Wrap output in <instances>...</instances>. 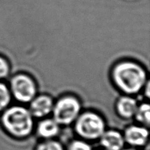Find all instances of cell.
I'll use <instances>...</instances> for the list:
<instances>
[{
  "instance_id": "cell-1",
  "label": "cell",
  "mask_w": 150,
  "mask_h": 150,
  "mask_svg": "<svg viewBox=\"0 0 150 150\" xmlns=\"http://www.w3.org/2000/svg\"><path fill=\"white\" fill-rule=\"evenodd\" d=\"M111 76L116 86L127 95L139 93L148 81L145 69L132 61L117 63L113 67Z\"/></svg>"
},
{
  "instance_id": "cell-2",
  "label": "cell",
  "mask_w": 150,
  "mask_h": 150,
  "mask_svg": "<svg viewBox=\"0 0 150 150\" xmlns=\"http://www.w3.org/2000/svg\"><path fill=\"white\" fill-rule=\"evenodd\" d=\"M34 117L26 107H7L1 115V122L4 130L12 137L21 139L31 135L34 128Z\"/></svg>"
},
{
  "instance_id": "cell-3",
  "label": "cell",
  "mask_w": 150,
  "mask_h": 150,
  "mask_svg": "<svg viewBox=\"0 0 150 150\" xmlns=\"http://www.w3.org/2000/svg\"><path fill=\"white\" fill-rule=\"evenodd\" d=\"M105 130V123L101 116L94 111L81 113L75 121V131L86 142L99 140Z\"/></svg>"
},
{
  "instance_id": "cell-4",
  "label": "cell",
  "mask_w": 150,
  "mask_h": 150,
  "mask_svg": "<svg viewBox=\"0 0 150 150\" xmlns=\"http://www.w3.org/2000/svg\"><path fill=\"white\" fill-rule=\"evenodd\" d=\"M80 101L73 95L62 97L54 103L53 119L59 125H68L75 122L81 114Z\"/></svg>"
},
{
  "instance_id": "cell-5",
  "label": "cell",
  "mask_w": 150,
  "mask_h": 150,
  "mask_svg": "<svg viewBox=\"0 0 150 150\" xmlns=\"http://www.w3.org/2000/svg\"><path fill=\"white\" fill-rule=\"evenodd\" d=\"M10 92L11 96L22 103H30L37 95V86L31 76L19 73L10 79Z\"/></svg>"
},
{
  "instance_id": "cell-6",
  "label": "cell",
  "mask_w": 150,
  "mask_h": 150,
  "mask_svg": "<svg viewBox=\"0 0 150 150\" xmlns=\"http://www.w3.org/2000/svg\"><path fill=\"white\" fill-rule=\"evenodd\" d=\"M149 130L143 125H130L123 133L126 144L136 149L146 146L149 142Z\"/></svg>"
},
{
  "instance_id": "cell-7",
  "label": "cell",
  "mask_w": 150,
  "mask_h": 150,
  "mask_svg": "<svg viewBox=\"0 0 150 150\" xmlns=\"http://www.w3.org/2000/svg\"><path fill=\"white\" fill-rule=\"evenodd\" d=\"M54 103V100L49 95H36L29 103V107L28 109L33 117L44 118L51 114Z\"/></svg>"
},
{
  "instance_id": "cell-8",
  "label": "cell",
  "mask_w": 150,
  "mask_h": 150,
  "mask_svg": "<svg viewBox=\"0 0 150 150\" xmlns=\"http://www.w3.org/2000/svg\"><path fill=\"white\" fill-rule=\"evenodd\" d=\"M99 142L103 150H122L126 144L122 133L116 130H105Z\"/></svg>"
},
{
  "instance_id": "cell-9",
  "label": "cell",
  "mask_w": 150,
  "mask_h": 150,
  "mask_svg": "<svg viewBox=\"0 0 150 150\" xmlns=\"http://www.w3.org/2000/svg\"><path fill=\"white\" fill-rule=\"evenodd\" d=\"M139 104L137 100L130 95L120 97L117 102L116 109L122 118L129 120L134 117Z\"/></svg>"
},
{
  "instance_id": "cell-10",
  "label": "cell",
  "mask_w": 150,
  "mask_h": 150,
  "mask_svg": "<svg viewBox=\"0 0 150 150\" xmlns=\"http://www.w3.org/2000/svg\"><path fill=\"white\" fill-rule=\"evenodd\" d=\"M60 131V125L54 119H44L41 120L37 127L38 136L45 140L54 139L58 136Z\"/></svg>"
},
{
  "instance_id": "cell-11",
  "label": "cell",
  "mask_w": 150,
  "mask_h": 150,
  "mask_svg": "<svg viewBox=\"0 0 150 150\" xmlns=\"http://www.w3.org/2000/svg\"><path fill=\"white\" fill-rule=\"evenodd\" d=\"M134 117L136 121L144 127H149L150 123V105L147 103H143L138 106Z\"/></svg>"
},
{
  "instance_id": "cell-12",
  "label": "cell",
  "mask_w": 150,
  "mask_h": 150,
  "mask_svg": "<svg viewBox=\"0 0 150 150\" xmlns=\"http://www.w3.org/2000/svg\"><path fill=\"white\" fill-rule=\"evenodd\" d=\"M11 98L12 96L8 86L0 81V112L4 111L9 107Z\"/></svg>"
},
{
  "instance_id": "cell-13",
  "label": "cell",
  "mask_w": 150,
  "mask_h": 150,
  "mask_svg": "<svg viewBox=\"0 0 150 150\" xmlns=\"http://www.w3.org/2000/svg\"><path fill=\"white\" fill-rule=\"evenodd\" d=\"M35 150H65L59 142L54 139H48L37 145Z\"/></svg>"
},
{
  "instance_id": "cell-14",
  "label": "cell",
  "mask_w": 150,
  "mask_h": 150,
  "mask_svg": "<svg viewBox=\"0 0 150 150\" xmlns=\"http://www.w3.org/2000/svg\"><path fill=\"white\" fill-rule=\"evenodd\" d=\"M67 150H93L89 142L83 139L73 140L69 144Z\"/></svg>"
},
{
  "instance_id": "cell-15",
  "label": "cell",
  "mask_w": 150,
  "mask_h": 150,
  "mask_svg": "<svg viewBox=\"0 0 150 150\" xmlns=\"http://www.w3.org/2000/svg\"><path fill=\"white\" fill-rule=\"evenodd\" d=\"M10 67L8 62L3 57H0V80L5 79L10 73Z\"/></svg>"
},
{
  "instance_id": "cell-16",
  "label": "cell",
  "mask_w": 150,
  "mask_h": 150,
  "mask_svg": "<svg viewBox=\"0 0 150 150\" xmlns=\"http://www.w3.org/2000/svg\"><path fill=\"white\" fill-rule=\"evenodd\" d=\"M122 150H139V149H136V148L133 147H129V148H124Z\"/></svg>"
},
{
  "instance_id": "cell-17",
  "label": "cell",
  "mask_w": 150,
  "mask_h": 150,
  "mask_svg": "<svg viewBox=\"0 0 150 150\" xmlns=\"http://www.w3.org/2000/svg\"><path fill=\"white\" fill-rule=\"evenodd\" d=\"M100 150H103V149H100Z\"/></svg>"
}]
</instances>
